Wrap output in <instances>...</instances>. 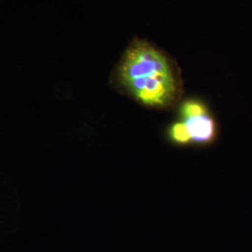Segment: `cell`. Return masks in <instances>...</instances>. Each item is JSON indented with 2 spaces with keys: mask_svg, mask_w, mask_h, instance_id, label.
<instances>
[{
  "mask_svg": "<svg viewBox=\"0 0 252 252\" xmlns=\"http://www.w3.org/2000/svg\"><path fill=\"white\" fill-rule=\"evenodd\" d=\"M115 81L129 96L150 108L170 107L182 91L177 64L159 48L139 38L123 54Z\"/></svg>",
  "mask_w": 252,
  "mask_h": 252,
  "instance_id": "1",
  "label": "cell"
},
{
  "mask_svg": "<svg viewBox=\"0 0 252 252\" xmlns=\"http://www.w3.org/2000/svg\"><path fill=\"white\" fill-rule=\"evenodd\" d=\"M180 114L182 122L175 124L170 130V135L175 142L207 143L216 135L215 123L202 103L195 100L185 102L181 107Z\"/></svg>",
  "mask_w": 252,
  "mask_h": 252,
  "instance_id": "2",
  "label": "cell"
}]
</instances>
